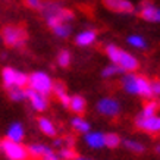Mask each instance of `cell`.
I'll list each match as a JSON object with an SVG mask.
<instances>
[{"instance_id":"cell-12","label":"cell","mask_w":160,"mask_h":160,"mask_svg":"<svg viewBox=\"0 0 160 160\" xmlns=\"http://www.w3.org/2000/svg\"><path fill=\"white\" fill-rule=\"evenodd\" d=\"M27 100L35 112H46L49 107V100L46 96L34 91V90H29V88H27Z\"/></svg>"},{"instance_id":"cell-5","label":"cell","mask_w":160,"mask_h":160,"mask_svg":"<svg viewBox=\"0 0 160 160\" xmlns=\"http://www.w3.org/2000/svg\"><path fill=\"white\" fill-rule=\"evenodd\" d=\"M53 79L49 73L43 72V71H35L31 75H28V88L34 90V91L43 94V96H49L52 94L53 90Z\"/></svg>"},{"instance_id":"cell-16","label":"cell","mask_w":160,"mask_h":160,"mask_svg":"<svg viewBox=\"0 0 160 160\" xmlns=\"http://www.w3.org/2000/svg\"><path fill=\"white\" fill-rule=\"evenodd\" d=\"M52 94H54V96H56V98L60 102V104H62L63 107H66V109H68L71 96H69L68 91H66V85H65V84L60 82V81H54Z\"/></svg>"},{"instance_id":"cell-9","label":"cell","mask_w":160,"mask_h":160,"mask_svg":"<svg viewBox=\"0 0 160 160\" xmlns=\"http://www.w3.org/2000/svg\"><path fill=\"white\" fill-rule=\"evenodd\" d=\"M135 126L148 134H160V116L154 115L150 118H142L138 115L135 118Z\"/></svg>"},{"instance_id":"cell-32","label":"cell","mask_w":160,"mask_h":160,"mask_svg":"<svg viewBox=\"0 0 160 160\" xmlns=\"http://www.w3.org/2000/svg\"><path fill=\"white\" fill-rule=\"evenodd\" d=\"M63 147H69V148H73V144H75V138L72 135H63Z\"/></svg>"},{"instance_id":"cell-29","label":"cell","mask_w":160,"mask_h":160,"mask_svg":"<svg viewBox=\"0 0 160 160\" xmlns=\"http://www.w3.org/2000/svg\"><path fill=\"white\" fill-rule=\"evenodd\" d=\"M58 156L60 157V160H73L77 157V153L73 148H69V147H62L58 150Z\"/></svg>"},{"instance_id":"cell-25","label":"cell","mask_w":160,"mask_h":160,"mask_svg":"<svg viewBox=\"0 0 160 160\" xmlns=\"http://www.w3.org/2000/svg\"><path fill=\"white\" fill-rule=\"evenodd\" d=\"M122 144V138L115 132H107L104 134V147L107 148H118Z\"/></svg>"},{"instance_id":"cell-10","label":"cell","mask_w":160,"mask_h":160,"mask_svg":"<svg viewBox=\"0 0 160 160\" xmlns=\"http://www.w3.org/2000/svg\"><path fill=\"white\" fill-rule=\"evenodd\" d=\"M106 9L121 15H131L135 12V6L129 0H102Z\"/></svg>"},{"instance_id":"cell-7","label":"cell","mask_w":160,"mask_h":160,"mask_svg":"<svg viewBox=\"0 0 160 160\" xmlns=\"http://www.w3.org/2000/svg\"><path fill=\"white\" fill-rule=\"evenodd\" d=\"M0 151L5 154L8 160H28L29 154L27 151V147L21 142H13L9 140L0 141Z\"/></svg>"},{"instance_id":"cell-20","label":"cell","mask_w":160,"mask_h":160,"mask_svg":"<svg viewBox=\"0 0 160 160\" xmlns=\"http://www.w3.org/2000/svg\"><path fill=\"white\" fill-rule=\"evenodd\" d=\"M71 126H72L73 129L78 132V134H88V132L91 131V125H90V122L85 121L82 116H73L71 119Z\"/></svg>"},{"instance_id":"cell-30","label":"cell","mask_w":160,"mask_h":160,"mask_svg":"<svg viewBox=\"0 0 160 160\" xmlns=\"http://www.w3.org/2000/svg\"><path fill=\"white\" fill-rule=\"evenodd\" d=\"M25 5L28 6L29 9L32 10H41V6H43V2L41 0H24Z\"/></svg>"},{"instance_id":"cell-4","label":"cell","mask_w":160,"mask_h":160,"mask_svg":"<svg viewBox=\"0 0 160 160\" xmlns=\"http://www.w3.org/2000/svg\"><path fill=\"white\" fill-rule=\"evenodd\" d=\"M2 43L9 49H22L27 41V31L21 25H5L0 32Z\"/></svg>"},{"instance_id":"cell-2","label":"cell","mask_w":160,"mask_h":160,"mask_svg":"<svg viewBox=\"0 0 160 160\" xmlns=\"http://www.w3.org/2000/svg\"><path fill=\"white\" fill-rule=\"evenodd\" d=\"M104 52H106L107 58L110 59V62L113 65L119 66L125 73L135 72L138 69V66H140V62H138V59L134 54L121 49L116 44H107L104 47Z\"/></svg>"},{"instance_id":"cell-33","label":"cell","mask_w":160,"mask_h":160,"mask_svg":"<svg viewBox=\"0 0 160 160\" xmlns=\"http://www.w3.org/2000/svg\"><path fill=\"white\" fill-rule=\"evenodd\" d=\"M41 160H60V157L58 156V153L54 150H52L50 153H47V154L44 156V157H41Z\"/></svg>"},{"instance_id":"cell-36","label":"cell","mask_w":160,"mask_h":160,"mask_svg":"<svg viewBox=\"0 0 160 160\" xmlns=\"http://www.w3.org/2000/svg\"><path fill=\"white\" fill-rule=\"evenodd\" d=\"M157 104H159V107H160V100H159V102H157Z\"/></svg>"},{"instance_id":"cell-37","label":"cell","mask_w":160,"mask_h":160,"mask_svg":"<svg viewBox=\"0 0 160 160\" xmlns=\"http://www.w3.org/2000/svg\"><path fill=\"white\" fill-rule=\"evenodd\" d=\"M0 43H2V38H0Z\"/></svg>"},{"instance_id":"cell-8","label":"cell","mask_w":160,"mask_h":160,"mask_svg":"<svg viewBox=\"0 0 160 160\" xmlns=\"http://www.w3.org/2000/svg\"><path fill=\"white\" fill-rule=\"evenodd\" d=\"M96 109L104 118H116L121 115L122 106L115 97H103L98 100Z\"/></svg>"},{"instance_id":"cell-11","label":"cell","mask_w":160,"mask_h":160,"mask_svg":"<svg viewBox=\"0 0 160 160\" xmlns=\"http://www.w3.org/2000/svg\"><path fill=\"white\" fill-rule=\"evenodd\" d=\"M138 15L147 22H154V24H160V8L153 5L151 2L146 0L140 5L138 9Z\"/></svg>"},{"instance_id":"cell-18","label":"cell","mask_w":160,"mask_h":160,"mask_svg":"<svg viewBox=\"0 0 160 160\" xmlns=\"http://www.w3.org/2000/svg\"><path fill=\"white\" fill-rule=\"evenodd\" d=\"M37 125H38V129L43 132L44 135L50 137V138H56L58 137V128H56V125L53 123L52 119L41 116V118H38Z\"/></svg>"},{"instance_id":"cell-17","label":"cell","mask_w":160,"mask_h":160,"mask_svg":"<svg viewBox=\"0 0 160 160\" xmlns=\"http://www.w3.org/2000/svg\"><path fill=\"white\" fill-rule=\"evenodd\" d=\"M52 150H53L52 146H47L43 142H31L29 146H27V151H28L29 157H32V159H41Z\"/></svg>"},{"instance_id":"cell-3","label":"cell","mask_w":160,"mask_h":160,"mask_svg":"<svg viewBox=\"0 0 160 160\" xmlns=\"http://www.w3.org/2000/svg\"><path fill=\"white\" fill-rule=\"evenodd\" d=\"M122 88L125 92L131 94V96H140L147 100L153 98V92H151V84L146 77L142 75H137V73H125L122 78Z\"/></svg>"},{"instance_id":"cell-34","label":"cell","mask_w":160,"mask_h":160,"mask_svg":"<svg viewBox=\"0 0 160 160\" xmlns=\"http://www.w3.org/2000/svg\"><path fill=\"white\" fill-rule=\"evenodd\" d=\"M73 160H92V159H90V157H81V156H77Z\"/></svg>"},{"instance_id":"cell-31","label":"cell","mask_w":160,"mask_h":160,"mask_svg":"<svg viewBox=\"0 0 160 160\" xmlns=\"http://www.w3.org/2000/svg\"><path fill=\"white\" fill-rule=\"evenodd\" d=\"M150 84H151V92H153V97H154V96L160 97V79L150 81Z\"/></svg>"},{"instance_id":"cell-24","label":"cell","mask_w":160,"mask_h":160,"mask_svg":"<svg viewBox=\"0 0 160 160\" xmlns=\"http://www.w3.org/2000/svg\"><path fill=\"white\" fill-rule=\"evenodd\" d=\"M52 32H53L56 37H59V38H68L69 35H71V32H72V25L71 24H59L52 28Z\"/></svg>"},{"instance_id":"cell-14","label":"cell","mask_w":160,"mask_h":160,"mask_svg":"<svg viewBox=\"0 0 160 160\" xmlns=\"http://www.w3.org/2000/svg\"><path fill=\"white\" fill-rule=\"evenodd\" d=\"M84 141L92 150H102L104 148V134L100 131H90L84 135Z\"/></svg>"},{"instance_id":"cell-27","label":"cell","mask_w":160,"mask_h":160,"mask_svg":"<svg viewBox=\"0 0 160 160\" xmlns=\"http://www.w3.org/2000/svg\"><path fill=\"white\" fill-rule=\"evenodd\" d=\"M56 60H58V65L60 68H69V65L72 62V54H71L69 50L62 49L58 53V59Z\"/></svg>"},{"instance_id":"cell-19","label":"cell","mask_w":160,"mask_h":160,"mask_svg":"<svg viewBox=\"0 0 160 160\" xmlns=\"http://www.w3.org/2000/svg\"><path fill=\"white\" fill-rule=\"evenodd\" d=\"M68 109L72 110L73 113H77V116H81V113H84L85 109H87V100H85L82 96H79V94L71 96Z\"/></svg>"},{"instance_id":"cell-6","label":"cell","mask_w":160,"mask_h":160,"mask_svg":"<svg viewBox=\"0 0 160 160\" xmlns=\"http://www.w3.org/2000/svg\"><path fill=\"white\" fill-rule=\"evenodd\" d=\"M2 81H3V85H5L6 90L9 88H25L28 85V75L19 69L10 68V66H6V68L2 69Z\"/></svg>"},{"instance_id":"cell-1","label":"cell","mask_w":160,"mask_h":160,"mask_svg":"<svg viewBox=\"0 0 160 160\" xmlns=\"http://www.w3.org/2000/svg\"><path fill=\"white\" fill-rule=\"evenodd\" d=\"M41 15L46 19V24L50 29L56 27L59 24H71L73 19V12L72 10L63 8L60 3L58 2H43V6H41Z\"/></svg>"},{"instance_id":"cell-23","label":"cell","mask_w":160,"mask_h":160,"mask_svg":"<svg viewBox=\"0 0 160 160\" xmlns=\"http://www.w3.org/2000/svg\"><path fill=\"white\" fill-rule=\"evenodd\" d=\"M122 144L125 147L128 151H131V153H137V154H141V153H144L146 151V146L140 142V141L137 140H131V138H126V140H122Z\"/></svg>"},{"instance_id":"cell-15","label":"cell","mask_w":160,"mask_h":160,"mask_svg":"<svg viewBox=\"0 0 160 160\" xmlns=\"http://www.w3.org/2000/svg\"><path fill=\"white\" fill-rule=\"evenodd\" d=\"M97 40V31L94 29H85V31H81L79 34H77L75 37V44L78 47H90L96 43Z\"/></svg>"},{"instance_id":"cell-35","label":"cell","mask_w":160,"mask_h":160,"mask_svg":"<svg viewBox=\"0 0 160 160\" xmlns=\"http://www.w3.org/2000/svg\"><path fill=\"white\" fill-rule=\"evenodd\" d=\"M156 151H157V153L160 154V144H159V146H156Z\"/></svg>"},{"instance_id":"cell-21","label":"cell","mask_w":160,"mask_h":160,"mask_svg":"<svg viewBox=\"0 0 160 160\" xmlns=\"http://www.w3.org/2000/svg\"><path fill=\"white\" fill-rule=\"evenodd\" d=\"M126 43L129 44L131 47L137 50H147L148 49V43H147V40L140 34H132L129 35L128 38H126Z\"/></svg>"},{"instance_id":"cell-13","label":"cell","mask_w":160,"mask_h":160,"mask_svg":"<svg viewBox=\"0 0 160 160\" xmlns=\"http://www.w3.org/2000/svg\"><path fill=\"white\" fill-rule=\"evenodd\" d=\"M6 140L13 141V142H21L25 140V128L21 122H12L6 131Z\"/></svg>"},{"instance_id":"cell-28","label":"cell","mask_w":160,"mask_h":160,"mask_svg":"<svg viewBox=\"0 0 160 160\" xmlns=\"http://www.w3.org/2000/svg\"><path fill=\"white\" fill-rule=\"evenodd\" d=\"M119 73H125V72H123L119 66L110 63V65H107L106 68L102 71V77L103 78H112V77H115V75H119Z\"/></svg>"},{"instance_id":"cell-22","label":"cell","mask_w":160,"mask_h":160,"mask_svg":"<svg viewBox=\"0 0 160 160\" xmlns=\"http://www.w3.org/2000/svg\"><path fill=\"white\" fill-rule=\"evenodd\" d=\"M8 91V97H9L10 102L15 103H21L27 100V88H19V87H15V88H9L6 90Z\"/></svg>"},{"instance_id":"cell-26","label":"cell","mask_w":160,"mask_h":160,"mask_svg":"<svg viewBox=\"0 0 160 160\" xmlns=\"http://www.w3.org/2000/svg\"><path fill=\"white\" fill-rule=\"evenodd\" d=\"M157 110H159V104H157V102H151V100H148V102L142 106V109H141L140 116H142V118L154 116L156 113H157Z\"/></svg>"}]
</instances>
